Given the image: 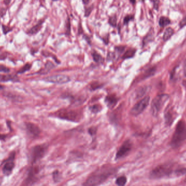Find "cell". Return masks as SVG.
<instances>
[{"label": "cell", "instance_id": "ee69618b", "mask_svg": "<svg viewBox=\"0 0 186 186\" xmlns=\"http://www.w3.org/2000/svg\"><path fill=\"white\" fill-rule=\"evenodd\" d=\"M184 75L186 77V64L184 65Z\"/></svg>", "mask_w": 186, "mask_h": 186}, {"label": "cell", "instance_id": "d590c367", "mask_svg": "<svg viewBox=\"0 0 186 186\" xmlns=\"http://www.w3.org/2000/svg\"><path fill=\"white\" fill-rule=\"evenodd\" d=\"M83 38L85 39V41H86V42H87V43L89 44V45H90V44H91V40H90V37H89L88 35H86V34L84 33L83 34Z\"/></svg>", "mask_w": 186, "mask_h": 186}, {"label": "cell", "instance_id": "277c9868", "mask_svg": "<svg viewBox=\"0 0 186 186\" xmlns=\"http://www.w3.org/2000/svg\"><path fill=\"white\" fill-rule=\"evenodd\" d=\"M169 98V96L168 94L159 95L154 98L151 105V113L153 116H157L159 111Z\"/></svg>", "mask_w": 186, "mask_h": 186}, {"label": "cell", "instance_id": "d4e9b609", "mask_svg": "<svg viewBox=\"0 0 186 186\" xmlns=\"http://www.w3.org/2000/svg\"><path fill=\"white\" fill-rule=\"evenodd\" d=\"M170 19H169L167 17L165 16H161L159 18V26L161 27H164L166 26H167L168 24H170Z\"/></svg>", "mask_w": 186, "mask_h": 186}, {"label": "cell", "instance_id": "f546056e", "mask_svg": "<svg viewBox=\"0 0 186 186\" xmlns=\"http://www.w3.org/2000/svg\"><path fill=\"white\" fill-rule=\"evenodd\" d=\"M31 66H32L31 64H30L29 63L26 64L23 67L21 68V69L18 71V73H25L26 71H28V70H30V69L31 68Z\"/></svg>", "mask_w": 186, "mask_h": 186}, {"label": "cell", "instance_id": "8d00e7d4", "mask_svg": "<svg viewBox=\"0 0 186 186\" xmlns=\"http://www.w3.org/2000/svg\"><path fill=\"white\" fill-rule=\"evenodd\" d=\"M88 132H89V134L91 135H94L96 134V129L95 128V127H92V128L89 129V130H88Z\"/></svg>", "mask_w": 186, "mask_h": 186}, {"label": "cell", "instance_id": "484cf974", "mask_svg": "<svg viewBox=\"0 0 186 186\" xmlns=\"http://www.w3.org/2000/svg\"><path fill=\"white\" fill-rule=\"evenodd\" d=\"M165 124L168 126H170L173 122V114L171 113L170 111H168L165 115Z\"/></svg>", "mask_w": 186, "mask_h": 186}, {"label": "cell", "instance_id": "d6a6232c", "mask_svg": "<svg viewBox=\"0 0 186 186\" xmlns=\"http://www.w3.org/2000/svg\"><path fill=\"white\" fill-rule=\"evenodd\" d=\"M84 31L82 27V21L81 20L79 21L78 24V35H81V34H83Z\"/></svg>", "mask_w": 186, "mask_h": 186}, {"label": "cell", "instance_id": "6da1fadb", "mask_svg": "<svg viewBox=\"0 0 186 186\" xmlns=\"http://www.w3.org/2000/svg\"><path fill=\"white\" fill-rule=\"evenodd\" d=\"M116 172V169L113 168H103L97 170L89 176L83 186H97L103 184Z\"/></svg>", "mask_w": 186, "mask_h": 186}, {"label": "cell", "instance_id": "7c38bea8", "mask_svg": "<svg viewBox=\"0 0 186 186\" xmlns=\"http://www.w3.org/2000/svg\"><path fill=\"white\" fill-rule=\"evenodd\" d=\"M46 18H44L43 19H41L38 21L37 24H35L34 26H33L31 28H30L27 32V33L29 35H35L37 34L41 29L43 27L44 23L45 22Z\"/></svg>", "mask_w": 186, "mask_h": 186}, {"label": "cell", "instance_id": "e575fe53", "mask_svg": "<svg viewBox=\"0 0 186 186\" xmlns=\"http://www.w3.org/2000/svg\"><path fill=\"white\" fill-rule=\"evenodd\" d=\"M180 26L181 28L184 27L186 25V15L184 16V18L181 20V21L180 22Z\"/></svg>", "mask_w": 186, "mask_h": 186}, {"label": "cell", "instance_id": "4316f807", "mask_svg": "<svg viewBox=\"0 0 186 186\" xmlns=\"http://www.w3.org/2000/svg\"><path fill=\"white\" fill-rule=\"evenodd\" d=\"M127 182V178L125 176H121L118 178L116 181V185L118 186H124Z\"/></svg>", "mask_w": 186, "mask_h": 186}, {"label": "cell", "instance_id": "8992f818", "mask_svg": "<svg viewBox=\"0 0 186 186\" xmlns=\"http://www.w3.org/2000/svg\"><path fill=\"white\" fill-rule=\"evenodd\" d=\"M150 102V97L146 96L135 105L130 111V114L133 116H137L145 109Z\"/></svg>", "mask_w": 186, "mask_h": 186}, {"label": "cell", "instance_id": "83f0119b", "mask_svg": "<svg viewBox=\"0 0 186 186\" xmlns=\"http://www.w3.org/2000/svg\"><path fill=\"white\" fill-rule=\"evenodd\" d=\"M92 57L93 58V60H94V62L96 63H101L103 61V57H101V56L99 54H98L96 51H93L92 53Z\"/></svg>", "mask_w": 186, "mask_h": 186}, {"label": "cell", "instance_id": "9c48e42d", "mask_svg": "<svg viewBox=\"0 0 186 186\" xmlns=\"http://www.w3.org/2000/svg\"><path fill=\"white\" fill-rule=\"evenodd\" d=\"M132 148V143L130 140H126L122 145L120 147L119 150L116 152V159H120L126 156L129 153Z\"/></svg>", "mask_w": 186, "mask_h": 186}, {"label": "cell", "instance_id": "603a6c76", "mask_svg": "<svg viewBox=\"0 0 186 186\" xmlns=\"http://www.w3.org/2000/svg\"><path fill=\"white\" fill-rule=\"evenodd\" d=\"M136 52V50L133 48H129L128 50H127L124 53L122 58L123 59H127L132 58L135 56V54Z\"/></svg>", "mask_w": 186, "mask_h": 186}, {"label": "cell", "instance_id": "4dcf8cb0", "mask_svg": "<svg viewBox=\"0 0 186 186\" xmlns=\"http://www.w3.org/2000/svg\"><path fill=\"white\" fill-rule=\"evenodd\" d=\"M2 28L3 33L5 35H6L8 33L10 32L12 30V27H9L7 26H5V24H2Z\"/></svg>", "mask_w": 186, "mask_h": 186}, {"label": "cell", "instance_id": "ac0fdd59", "mask_svg": "<svg viewBox=\"0 0 186 186\" xmlns=\"http://www.w3.org/2000/svg\"><path fill=\"white\" fill-rule=\"evenodd\" d=\"M18 80V77L11 75H0V82H8Z\"/></svg>", "mask_w": 186, "mask_h": 186}, {"label": "cell", "instance_id": "5bb4252c", "mask_svg": "<svg viewBox=\"0 0 186 186\" xmlns=\"http://www.w3.org/2000/svg\"><path fill=\"white\" fill-rule=\"evenodd\" d=\"M154 31L153 28H151L149 30L148 33L146 34V35L143 38V45L145 46L148 44L149 43L153 41L154 38Z\"/></svg>", "mask_w": 186, "mask_h": 186}, {"label": "cell", "instance_id": "ab89813d", "mask_svg": "<svg viewBox=\"0 0 186 186\" xmlns=\"http://www.w3.org/2000/svg\"><path fill=\"white\" fill-rule=\"evenodd\" d=\"M100 86V84L98 83L96 84H93L91 85V88H92V89H96L98 88H99Z\"/></svg>", "mask_w": 186, "mask_h": 186}, {"label": "cell", "instance_id": "ffe728a7", "mask_svg": "<svg viewBox=\"0 0 186 186\" xmlns=\"http://www.w3.org/2000/svg\"><path fill=\"white\" fill-rule=\"evenodd\" d=\"M94 9V5L92 4L91 5H84V16L85 18H89L90 15H91L92 11Z\"/></svg>", "mask_w": 186, "mask_h": 186}, {"label": "cell", "instance_id": "c3c4849f", "mask_svg": "<svg viewBox=\"0 0 186 186\" xmlns=\"http://www.w3.org/2000/svg\"><path fill=\"white\" fill-rule=\"evenodd\" d=\"M184 184L186 185V178L184 179Z\"/></svg>", "mask_w": 186, "mask_h": 186}, {"label": "cell", "instance_id": "52a82bcc", "mask_svg": "<svg viewBox=\"0 0 186 186\" xmlns=\"http://www.w3.org/2000/svg\"><path fill=\"white\" fill-rule=\"evenodd\" d=\"M57 116L60 118L65 119L71 122H78L80 118V116L77 112L67 109H63L58 112Z\"/></svg>", "mask_w": 186, "mask_h": 186}, {"label": "cell", "instance_id": "f1b7e54d", "mask_svg": "<svg viewBox=\"0 0 186 186\" xmlns=\"http://www.w3.org/2000/svg\"><path fill=\"white\" fill-rule=\"evenodd\" d=\"M101 108H102L101 106L99 105H94L92 106L89 109L93 113H97L101 111Z\"/></svg>", "mask_w": 186, "mask_h": 186}, {"label": "cell", "instance_id": "d6986e66", "mask_svg": "<svg viewBox=\"0 0 186 186\" xmlns=\"http://www.w3.org/2000/svg\"><path fill=\"white\" fill-rule=\"evenodd\" d=\"M174 31L172 28H171V27L167 28L165 31L164 34H163V41H166L168 40H169L172 37V35L174 34Z\"/></svg>", "mask_w": 186, "mask_h": 186}, {"label": "cell", "instance_id": "60d3db41", "mask_svg": "<svg viewBox=\"0 0 186 186\" xmlns=\"http://www.w3.org/2000/svg\"><path fill=\"white\" fill-rule=\"evenodd\" d=\"M91 0H82V3L84 5H88L89 4V3L90 2Z\"/></svg>", "mask_w": 186, "mask_h": 186}, {"label": "cell", "instance_id": "b9f144b4", "mask_svg": "<svg viewBox=\"0 0 186 186\" xmlns=\"http://www.w3.org/2000/svg\"><path fill=\"white\" fill-rule=\"evenodd\" d=\"M129 2L133 5H135L136 4V0H129Z\"/></svg>", "mask_w": 186, "mask_h": 186}, {"label": "cell", "instance_id": "f6af8a7d", "mask_svg": "<svg viewBox=\"0 0 186 186\" xmlns=\"http://www.w3.org/2000/svg\"><path fill=\"white\" fill-rule=\"evenodd\" d=\"M3 88H4V86L0 84V90H2V89H3Z\"/></svg>", "mask_w": 186, "mask_h": 186}, {"label": "cell", "instance_id": "1f68e13d", "mask_svg": "<svg viewBox=\"0 0 186 186\" xmlns=\"http://www.w3.org/2000/svg\"><path fill=\"white\" fill-rule=\"evenodd\" d=\"M53 178L55 182H57L58 181H60V172L58 170H55L53 173Z\"/></svg>", "mask_w": 186, "mask_h": 186}, {"label": "cell", "instance_id": "f35d334b", "mask_svg": "<svg viewBox=\"0 0 186 186\" xmlns=\"http://www.w3.org/2000/svg\"><path fill=\"white\" fill-rule=\"evenodd\" d=\"M7 10L5 8H0V17H2L5 15Z\"/></svg>", "mask_w": 186, "mask_h": 186}, {"label": "cell", "instance_id": "44dd1931", "mask_svg": "<svg viewBox=\"0 0 186 186\" xmlns=\"http://www.w3.org/2000/svg\"><path fill=\"white\" fill-rule=\"evenodd\" d=\"M54 67V64L52 63L51 62H47L45 65V67L41 70L39 73L41 74H46Z\"/></svg>", "mask_w": 186, "mask_h": 186}, {"label": "cell", "instance_id": "9a60e30c", "mask_svg": "<svg viewBox=\"0 0 186 186\" xmlns=\"http://www.w3.org/2000/svg\"><path fill=\"white\" fill-rule=\"evenodd\" d=\"M71 24L70 18L69 15H67L64 23V34L67 37H69L71 35Z\"/></svg>", "mask_w": 186, "mask_h": 186}, {"label": "cell", "instance_id": "8fae6325", "mask_svg": "<svg viewBox=\"0 0 186 186\" xmlns=\"http://www.w3.org/2000/svg\"><path fill=\"white\" fill-rule=\"evenodd\" d=\"M26 126L27 133L31 137H37L39 136V135H40L41 132V129L37 125L29 122L26 124Z\"/></svg>", "mask_w": 186, "mask_h": 186}, {"label": "cell", "instance_id": "3957f363", "mask_svg": "<svg viewBox=\"0 0 186 186\" xmlns=\"http://www.w3.org/2000/svg\"><path fill=\"white\" fill-rule=\"evenodd\" d=\"M186 139V125L183 120L178 122L171 140L170 145L173 148H178Z\"/></svg>", "mask_w": 186, "mask_h": 186}, {"label": "cell", "instance_id": "836d02e7", "mask_svg": "<svg viewBox=\"0 0 186 186\" xmlns=\"http://www.w3.org/2000/svg\"><path fill=\"white\" fill-rule=\"evenodd\" d=\"M10 69L6 67L5 65L0 64V72H2V73H8L9 72Z\"/></svg>", "mask_w": 186, "mask_h": 186}, {"label": "cell", "instance_id": "7a4b0ae2", "mask_svg": "<svg viewBox=\"0 0 186 186\" xmlns=\"http://www.w3.org/2000/svg\"><path fill=\"white\" fill-rule=\"evenodd\" d=\"M178 168L171 163L159 165L151 170L150 177L152 179H160L169 178L172 176H176V171Z\"/></svg>", "mask_w": 186, "mask_h": 186}, {"label": "cell", "instance_id": "2e32d148", "mask_svg": "<svg viewBox=\"0 0 186 186\" xmlns=\"http://www.w3.org/2000/svg\"><path fill=\"white\" fill-rule=\"evenodd\" d=\"M118 17L116 14H113L108 17V24L113 28L117 27L118 26Z\"/></svg>", "mask_w": 186, "mask_h": 186}, {"label": "cell", "instance_id": "4fadbf2b", "mask_svg": "<svg viewBox=\"0 0 186 186\" xmlns=\"http://www.w3.org/2000/svg\"><path fill=\"white\" fill-rule=\"evenodd\" d=\"M118 99L114 95H109L106 97L105 103L109 107L112 108L118 103Z\"/></svg>", "mask_w": 186, "mask_h": 186}, {"label": "cell", "instance_id": "74e56055", "mask_svg": "<svg viewBox=\"0 0 186 186\" xmlns=\"http://www.w3.org/2000/svg\"><path fill=\"white\" fill-rule=\"evenodd\" d=\"M153 2H154V8L155 9H156V10H158V3H159V1H158V0H155V1H153Z\"/></svg>", "mask_w": 186, "mask_h": 186}, {"label": "cell", "instance_id": "7402d4cb", "mask_svg": "<svg viewBox=\"0 0 186 186\" xmlns=\"http://www.w3.org/2000/svg\"><path fill=\"white\" fill-rule=\"evenodd\" d=\"M135 19V14H128L124 16L123 19V25L127 26L129 24V22L133 21Z\"/></svg>", "mask_w": 186, "mask_h": 186}, {"label": "cell", "instance_id": "bcb514c9", "mask_svg": "<svg viewBox=\"0 0 186 186\" xmlns=\"http://www.w3.org/2000/svg\"><path fill=\"white\" fill-rule=\"evenodd\" d=\"M52 2H57V1H59L60 0H51Z\"/></svg>", "mask_w": 186, "mask_h": 186}, {"label": "cell", "instance_id": "30bf717a", "mask_svg": "<svg viewBox=\"0 0 186 186\" xmlns=\"http://www.w3.org/2000/svg\"><path fill=\"white\" fill-rule=\"evenodd\" d=\"M44 81L56 84H65L69 82L71 80L69 76L63 75H52L44 78Z\"/></svg>", "mask_w": 186, "mask_h": 186}, {"label": "cell", "instance_id": "ba28073f", "mask_svg": "<svg viewBox=\"0 0 186 186\" xmlns=\"http://www.w3.org/2000/svg\"><path fill=\"white\" fill-rule=\"evenodd\" d=\"M15 156V153L13 152L10 155L7 159H5V161L3 162L4 165L2 168V171L3 174L5 175L8 176L11 175L14 168L15 167V163L14 162V158Z\"/></svg>", "mask_w": 186, "mask_h": 186}, {"label": "cell", "instance_id": "5b68a950", "mask_svg": "<svg viewBox=\"0 0 186 186\" xmlns=\"http://www.w3.org/2000/svg\"><path fill=\"white\" fill-rule=\"evenodd\" d=\"M47 146L45 144L37 145L33 146L30 152V160L32 163L41 159L46 154Z\"/></svg>", "mask_w": 186, "mask_h": 186}, {"label": "cell", "instance_id": "7dc6e473", "mask_svg": "<svg viewBox=\"0 0 186 186\" xmlns=\"http://www.w3.org/2000/svg\"><path fill=\"white\" fill-rule=\"evenodd\" d=\"M171 186V185H169V184H165V185H163V186Z\"/></svg>", "mask_w": 186, "mask_h": 186}, {"label": "cell", "instance_id": "cb8c5ba5", "mask_svg": "<svg viewBox=\"0 0 186 186\" xmlns=\"http://www.w3.org/2000/svg\"><path fill=\"white\" fill-rule=\"evenodd\" d=\"M156 72V67H152L149 68L148 70H146L145 73L142 75V79H146L150 76L154 75Z\"/></svg>", "mask_w": 186, "mask_h": 186}, {"label": "cell", "instance_id": "e0dca14e", "mask_svg": "<svg viewBox=\"0 0 186 186\" xmlns=\"http://www.w3.org/2000/svg\"><path fill=\"white\" fill-rule=\"evenodd\" d=\"M148 87L147 86H141L138 88L135 92V99H139L140 97H143L146 93L148 91Z\"/></svg>", "mask_w": 186, "mask_h": 186}, {"label": "cell", "instance_id": "7bdbcfd3", "mask_svg": "<svg viewBox=\"0 0 186 186\" xmlns=\"http://www.w3.org/2000/svg\"><path fill=\"white\" fill-rule=\"evenodd\" d=\"M11 2V0H4V3H5V5H9Z\"/></svg>", "mask_w": 186, "mask_h": 186}]
</instances>
